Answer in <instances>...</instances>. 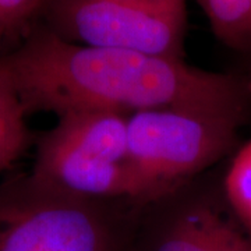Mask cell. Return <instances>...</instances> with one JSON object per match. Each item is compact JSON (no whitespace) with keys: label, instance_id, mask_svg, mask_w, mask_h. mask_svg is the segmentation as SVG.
<instances>
[{"label":"cell","instance_id":"9c48e42d","mask_svg":"<svg viewBox=\"0 0 251 251\" xmlns=\"http://www.w3.org/2000/svg\"><path fill=\"white\" fill-rule=\"evenodd\" d=\"M222 190L236 219L251 232V140L234 153L222 180Z\"/></svg>","mask_w":251,"mask_h":251},{"label":"cell","instance_id":"8992f818","mask_svg":"<svg viewBox=\"0 0 251 251\" xmlns=\"http://www.w3.org/2000/svg\"><path fill=\"white\" fill-rule=\"evenodd\" d=\"M201 176L144 205L134 251H251V237L226 215Z\"/></svg>","mask_w":251,"mask_h":251},{"label":"cell","instance_id":"52a82bcc","mask_svg":"<svg viewBox=\"0 0 251 251\" xmlns=\"http://www.w3.org/2000/svg\"><path fill=\"white\" fill-rule=\"evenodd\" d=\"M214 35L239 53L251 54V0H197Z\"/></svg>","mask_w":251,"mask_h":251},{"label":"cell","instance_id":"3957f363","mask_svg":"<svg viewBox=\"0 0 251 251\" xmlns=\"http://www.w3.org/2000/svg\"><path fill=\"white\" fill-rule=\"evenodd\" d=\"M251 117L240 109L166 106L127 117L135 201L147 205L204 175L234 150Z\"/></svg>","mask_w":251,"mask_h":251},{"label":"cell","instance_id":"8fae6325","mask_svg":"<svg viewBox=\"0 0 251 251\" xmlns=\"http://www.w3.org/2000/svg\"><path fill=\"white\" fill-rule=\"evenodd\" d=\"M7 39H9L7 32H6V29H4V27H3L1 23H0V46H1V44H3L4 41H7Z\"/></svg>","mask_w":251,"mask_h":251},{"label":"cell","instance_id":"7c38bea8","mask_svg":"<svg viewBox=\"0 0 251 251\" xmlns=\"http://www.w3.org/2000/svg\"><path fill=\"white\" fill-rule=\"evenodd\" d=\"M250 57H251V54H250ZM246 73H247V74H249V75H250V77H251V66H250V69H249V70H247V72H246Z\"/></svg>","mask_w":251,"mask_h":251},{"label":"cell","instance_id":"30bf717a","mask_svg":"<svg viewBox=\"0 0 251 251\" xmlns=\"http://www.w3.org/2000/svg\"><path fill=\"white\" fill-rule=\"evenodd\" d=\"M49 0H0V23L9 39H23L41 24Z\"/></svg>","mask_w":251,"mask_h":251},{"label":"cell","instance_id":"5b68a950","mask_svg":"<svg viewBox=\"0 0 251 251\" xmlns=\"http://www.w3.org/2000/svg\"><path fill=\"white\" fill-rule=\"evenodd\" d=\"M41 24L75 45L184 60L186 0H49Z\"/></svg>","mask_w":251,"mask_h":251},{"label":"cell","instance_id":"7a4b0ae2","mask_svg":"<svg viewBox=\"0 0 251 251\" xmlns=\"http://www.w3.org/2000/svg\"><path fill=\"white\" fill-rule=\"evenodd\" d=\"M143 208L69 197L14 175L0 181V251H134Z\"/></svg>","mask_w":251,"mask_h":251},{"label":"cell","instance_id":"ba28073f","mask_svg":"<svg viewBox=\"0 0 251 251\" xmlns=\"http://www.w3.org/2000/svg\"><path fill=\"white\" fill-rule=\"evenodd\" d=\"M25 119L14 91L0 75V175L9 171L32 143Z\"/></svg>","mask_w":251,"mask_h":251},{"label":"cell","instance_id":"6da1fadb","mask_svg":"<svg viewBox=\"0 0 251 251\" xmlns=\"http://www.w3.org/2000/svg\"><path fill=\"white\" fill-rule=\"evenodd\" d=\"M0 75L27 116L70 110L130 115L166 106L251 112L246 72H206L180 59L75 45L42 24L0 54Z\"/></svg>","mask_w":251,"mask_h":251},{"label":"cell","instance_id":"277c9868","mask_svg":"<svg viewBox=\"0 0 251 251\" xmlns=\"http://www.w3.org/2000/svg\"><path fill=\"white\" fill-rule=\"evenodd\" d=\"M127 117L112 110L59 115L36 140L31 177L69 197L135 201Z\"/></svg>","mask_w":251,"mask_h":251}]
</instances>
